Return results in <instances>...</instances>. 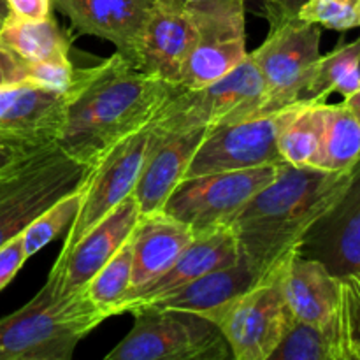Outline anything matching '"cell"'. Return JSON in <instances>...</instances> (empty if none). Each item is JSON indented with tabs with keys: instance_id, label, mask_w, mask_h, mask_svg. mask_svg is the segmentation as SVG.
I'll return each instance as SVG.
<instances>
[{
	"instance_id": "obj_1",
	"label": "cell",
	"mask_w": 360,
	"mask_h": 360,
	"mask_svg": "<svg viewBox=\"0 0 360 360\" xmlns=\"http://www.w3.org/2000/svg\"><path fill=\"white\" fill-rule=\"evenodd\" d=\"M179 90L143 72L120 53L76 69L65 91L56 146L79 164L95 167L120 141L157 118Z\"/></svg>"
},
{
	"instance_id": "obj_2",
	"label": "cell",
	"mask_w": 360,
	"mask_h": 360,
	"mask_svg": "<svg viewBox=\"0 0 360 360\" xmlns=\"http://www.w3.org/2000/svg\"><path fill=\"white\" fill-rule=\"evenodd\" d=\"M350 179L352 169L334 172L309 165H281L276 178L229 224L239 255L266 276L295 252L302 236L338 202Z\"/></svg>"
},
{
	"instance_id": "obj_3",
	"label": "cell",
	"mask_w": 360,
	"mask_h": 360,
	"mask_svg": "<svg viewBox=\"0 0 360 360\" xmlns=\"http://www.w3.org/2000/svg\"><path fill=\"white\" fill-rule=\"evenodd\" d=\"M108 319L84 290L62 295L48 280L23 308L0 319V360H70Z\"/></svg>"
},
{
	"instance_id": "obj_4",
	"label": "cell",
	"mask_w": 360,
	"mask_h": 360,
	"mask_svg": "<svg viewBox=\"0 0 360 360\" xmlns=\"http://www.w3.org/2000/svg\"><path fill=\"white\" fill-rule=\"evenodd\" d=\"M94 167L67 157L56 144L0 172V246L67 193L81 188Z\"/></svg>"
},
{
	"instance_id": "obj_5",
	"label": "cell",
	"mask_w": 360,
	"mask_h": 360,
	"mask_svg": "<svg viewBox=\"0 0 360 360\" xmlns=\"http://www.w3.org/2000/svg\"><path fill=\"white\" fill-rule=\"evenodd\" d=\"M130 333L105 355V360H227L229 343L206 316L181 309L143 306Z\"/></svg>"
},
{
	"instance_id": "obj_6",
	"label": "cell",
	"mask_w": 360,
	"mask_h": 360,
	"mask_svg": "<svg viewBox=\"0 0 360 360\" xmlns=\"http://www.w3.org/2000/svg\"><path fill=\"white\" fill-rule=\"evenodd\" d=\"M269 115L266 83L252 56L234 70L199 90H179L158 112L155 123L167 134L214 129Z\"/></svg>"
},
{
	"instance_id": "obj_7",
	"label": "cell",
	"mask_w": 360,
	"mask_h": 360,
	"mask_svg": "<svg viewBox=\"0 0 360 360\" xmlns=\"http://www.w3.org/2000/svg\"><path fill=\"white\" fill-rule=\"evenodd\" d=\"M287 259L250 290L202 315L220 329L236 360H269L283 340L294 319L283 292Z\"/></svg>"
},
{
	"instance_id": "obj_8",
	"label": "cell",
	"mask_w": 360,
	"mask_h": 360,
	"mask_svg": "<svg viewBox=\"0 0 360 360\" xmlns=\"http://www.w3.org/2000/svg\"><path fill=\"white\" fill-rule=\"evenodd\" d=\"M160 137L155 120L132 136L120 141L98 162L84 183L79 211L67 231L60 255L70 252L86 232H90L105 214L127 199L137 185L144 164Z\"/></svg>"
},
{
	"instance_id": "obj_9",
	"label": "cell",
	"mask_w": 360,
	"mask_h": 360,
	"mask_svg": "<svg viewBox=\"0 0 360 360\" xmlns=\"http://www.w3.org/2000/svg\"><path fill=\"white\" fill-rule=\"evenodd\" d=\"M246 0L188 2L199 27V41L179 70L174 84L199 90L227 76L248 56L245 32Z\"/></svg>"
},
{
	"instance_id": "obj_10",
	"label": "cell",
	"mask_w": 360,
	"mask_h": 360,
	"mask_svg": "<svg viewBox=\"0 0 360 360\" xmlns=\"http://www.w3.org/2000/svg\"><path fill=\"white\" fill-rule=\"evenodd\" d=\"M281 165L185 178L178 183L162 211L188 225L193 234L229 225L257 192L276 178Z\"/></svg>"
},
{
	"instance_id": "obj_11",
	"label": "cell",
	"mask_w": 360,
	"mask_h": 360,
	"mask_svg": "<svg viewBox=\"0 0 360 360\" xmlns=\"http://www.w3.org/2000/svg\"><path fill=\"white\" fill-rule=\"evenodd\" d=\"M322 27L288 20L269 30L262 46L250 53L267 91V111L274 115L301 97L309 72L320 58Z\"/></svg>"
},
{
	"instance_id": "obj_12",
	"label": "cell",
	"mask_w": 360,
	"mask_h": 360,
	"mask_svg": "<svg viewBox=\"0 0 360 360\" xmlns=\"http://www.w3.org/2000/svg\"><path fill=\"white\" fill-rule=\"evenodd\" d=\"M285 164L276 144L274 115L207 129L185 178ZM183 178V179H185Z\"/></svg>"
},
{
	"instance_id": "obj_13",
	"label": "cell",
	"mask_w": 360,
	"mask_h": 360,
	"mask_svg": "<svg viewBox=\"0 0 360 360\" xmlns=\"http://www.w3.org/2000/svg\"><path fill=\"white\" fill-rule=\"evenodd\" d=\"M295 252L320 260L338 278L360 273V158L343 195L302 236Z\"/></svg>"
},
{
	"instance_id": "obj_14",
	"label": "cell",
	"mask_w": 360,
	"mask_h": 360,
	"mask_svg": "<svg viewBox=\"0 0 360 360\" xmlns=\"http://www.w3.org/2000/svg\"><path fill=\"white\" fill-rule=\"evenodd\" d=\"M139 218V204L136 195L130 193L90 232H86L70 252L58 255L48 276V280L55 283L58 294L69 295L84 290L88 281L130 238Z\"/></svg>"
},
{
	"instance_id": "obj_15",
	"label": "cell",
	"mask_w": 360,
	"mask_h": 360,
	"mask_svg": "<svg viewBox=\"0 0 360 360\" xmlns=\"http://www.w3.org/2000/svg\"><path fill=\"white\" fill-rule=\"evenodd\" d=\"M53 9L79 35L115 44L116 53L136 65L137 48L157 0H51Z\"/></svg>"
},
{
	"instance_id": "obj_16",
	"label": "cell",
	"mask_w": 360,
	"mask_h": 360,
	"mask_svg": "<svg viewBox=\"0 0 360 360\" xmlns=\"http://www.w3.org/2000/svg\"><path fill=\"white\" fill-rule=\"evenodd\" d=\"M199 41V27L183 4L157 0L144 27L136 67L174 84L179 70Z\"/></svg>"
},
{
	"instance_id": "obj_17",
	"label": "cell",
	"mask_w": 360,
	"mask_h": 360,
	"mask_svg": "<svg viewBox=\"0 0 360 360\" xmlns=\"http://www.w3.org/2000/svg\"><path fill=\"white\" fill-rule=\"evenodd\" d=\"M239 259L238 241L229 225L195 232L192 243L181 252L176 262L162 276L141 290L125 295L116 308L120 313H132L139 306L148 304L204 274L220 267L231 266Z\"/></svg>"
},
{
	"instance_id": "obj_18",
	"label": "cell",
	"mask_w": 360,
	"mask_h": 360,
	"mask_svg": "<svg viewBox=\"0 0 360 360\" xmlns=\"http://www.w3.org/2000/svg\"><path fill=\"white\" fill-rule=\"evenodd\" d=\"M65 94L23 81L0 88V132L34 146L56 144Z\"/></svg>"
},
{
	"instance_id": "obj_19",
	"label": "cell",
	"mask_w": 360,
	"mask_h": 360,
	"mask_svg": "<svg viewBox=\"0 0 360 360\" xmlns=\"http://www.w3.org/2000/svg\"><path fill=\"white\" fill-rule=\"evenodd\" d=\"M206 132L207 129H192L181 134H167L160 129V137L134 188L141 214L155 213L165 206L178 183L185 178L186 167Z\"/></svg>"
},
{
	"instance_id": "obj_20",
	"label": "cell",
	"mask_w": 360,
	"mask_h": 360,
	"mask_svg": "<svg viewBox=\"0 0 360 360\" xmlns=\"http://www.w3.org/2000/svg\"><path fill=\"white\" fill-rule=\"evenodd\" d=\"M193 231L165 211L141 214L134 239L132 285L125 295L141 290L165 273L192 243Z\"/></svg>"
},
{
	"instance_id": "obj_21",
	"label": "cell",
	"mask_w": 360,
	"mask_h": 360,
	"mask_svg": "<svg viewBox=\"0 0 360 360\" xmlns=\"http://www.w3.org/2000/svg\"><path fill=\"white\" fill-rule=\"evenodd\" d=\"M283 292L295 319L327 326L336 313L340 278L320 260L294 252L283 269Z\"/></svg>"
},
{
	"instance_id": "obj_22",
	"label": "cell",
	"mask_w": 360,
	"mask_h": 360,
	"mask_svg": "<svg viewBox=\"0 0 360 360\" xmlns=\"http://www.w3.org/2000/svg\"><path fill=\"white\" fill-rule=\"evenodd\" d=\"M267 276V274H266ZM262 280L259 273L239 255L231 266L220 267L155 301L144 306L158 309H181V311L206 315L211 309L225 304L231 299L238 297L243 292L250 290L255 283ZM143 308V306H139ZM137 309V308H136Z\"/></svg>"
},
{
	"instance_id": "obj_23",
	"label": "cell",
	"mask_w": 360,
	"mask_h": 360,
	"mask_svg": "<svg viewBox=\"0 0 360 360\" xmlns=\"http://www.w3.org/2000/svg\"><path fill=\"white\" fill-rule=\"evenodd\" d=\"M360 158V125L345 102L320 104V137L311 167L350 171Z\"/></svg>"
},
{
	"instance_id": "obj_24",
	"label": "cell",
	"mask_w": 360,
	"mask_h": 360,
	"mask_svg": "<svg viewBox=\"0 0 360 360\" xmlns=\"http://www.w3.org/2000/svg\"><path fill=\"white\" fill-rule=\"evenodd\" d=\"M0 46L25 62L70 58V41L53 14L37 21L7 16L0 28Z\"/></svg>"
},
{
	"instance_id": "obj_25",
	"label": "cell",
	"mask_w": 360,
	"mask_h": 360,
	"mask_svg": "<svg viewBox=\"0 0 360 360\" xmlns=\"http://www.w3.org/2000/svg\"><path fill=\"white\" fill-rule=\"evenodd\" d=\"M320 104L297 101L274 112L276 144L285 164L311 167L319 148Z\"/></svg>"
},
{
	"instance_id": "obj_26",
	"label": "cell",
	"mask_w": 360,
	"mask_h": 360,
	"mask_svg": "<svg viewBox=\"0 0 360 360\" xmlns=\"http://www.w3.org/2000/svg\"><path fill=\"white\" fill-rule=\"evenodd\" d=\"M360 88V37L354 42H341L327 55H320L309 72L299 101L326 102L334 91L350 97Z\"/></svg>"
},
{
	"instance_id": "obj_27",
	"label": "cell",
	"mask_w": 360,
	"mask_h": 360,
	"mask_svg": "<svg viewBox=\"0 0 360 360\" xmlns=\"http://www.w3.org/2000/svg\"><path fill=\"white\" fill-rule=\"evenodd\" d=\"M334 360H360V273L340 278L333 320Z\"/></svg>"
},
{
	"instance_id": "obj_28",
	"label": "cell",
	"mask_w": 360,
	"mask_h": 360,
	"mask_svg": "<svg viewBox=\"0 0 360 360\" xmlns=\"http://www.w3.org/2000/svg\"><path fill=\"white\" fill-rule=\"evenodd\" d=\"M132 264H134V239L130 238L120 246L118 252L101 267L97 274L84 287L88 297L108 313V316L116 315L120 301L125 297L132 285Z\"/></svg>"
},
{
	"instance_id": "obj_29",
	"label": "cell",
	"mask_w": 360,
	"mask_h": 360,
	"mask_svg": "<svg viewBox=\"0 0 360 360\" xmlns=\"http://www.w3.org/2000/svg\"><path fill=\"white\" fill-rule=\"evenodd\" d=\"M269 360H334L333 326H315L294 316Z\"/></svg>"
},
{
	"instance_id": "obj_30",
	"label": "cell",
	"mask_w": 360,
	"mask_h": 360,
	"mask_svg": "<svg viewBox=\"0 0 360 360\" xmlns=\"http://www.w3.org/2000/svg\"><path fill=\"white\" fill-rule=\"evenodd\" d=\"M83 188L84 185L56 200L53 206H49L44 213L39 214L25 229L23 241L28 259L37 252H41L53 239L60 238L63 232L69 231L70 225L76 220L77 211H79L81 200H83Z\"/></svg>"
},
{
	"instance_id": "obj_31",
	"label": "cell",
	"mask_w": 360,
	"mask_h": 360,
	"mask_svg": "<svg viewBox=\"0 0 360 360\" xmlns=\"http://www.w3.org/2000/svg\"><path fill=\"white\" fill-rule=\"evenodd\" d=\"M295 18L330 30L360 28V0H306Z\"/></svg>"
},
{
	"instance_id": "obj_32",
	"label": "cell",
	"mask_w": 360,
	"mask_h": 360,
	"mask_svg": "<svg viewBox=\"0 0 360 360\" xmlns=\"http://www.w3.org/2000/svg\"><path fill=\"white\" fill-rule=\"evenodd\" d=\"M25 63H27V81L30 83L60 91V94H65L72 84L76 67L70 62V58Z\"/></svg>"
},
{
	"instance_id": "obj_33",
	"label": "cell",
	"mask_w": 360,
	"mask_h": 360,
	"mask_svg": "<svg viewBox=\"0 0 360 360\" xmlns=\"http://www.w3.org/2000/svg\"><path fill=\"white\" fill-rule=\"evenodd\" d=\"M28 255L25 252L23 234L16 236L6 245L0 246V290L16 276L18 271L27 262Z\"/></svg>"
},
{
	"instance_id": "obj_34",
	"label": "cell",
	"mask_w": 360,
	"mask_h": 360,
	"mask_svg": "<svg viewBox=\"0 0 360 360\" xmlns=\"http://www.w3.org/2000/svg\"><path fill=\"white\" fill-rule=\"evenodd\" d=\"M49 146H51V144H49ZM42 148L34 146V144L27 143V141L16 139V137L0 132V172L7 171V169H11L13 165H16L18 162L30 157L32 153L42 150Z\"/></svg>"
},
{
	"instance_id": "obj_35",
	"label": "cell",
	"mask_w": 360,
	"mask_h": 360,
	"mask_svg": "<svg viewBox=\"0 0 360 360\" xmlns=\"http://www.w3.org/2000/svg\"><path fill=\"white\" fill-rule=\"evenodd\" d=\"M9 16L18 20H46L51 16V0H6Z\"/></svg>"
},
{
	"instance_id": "obj_36",
	"label": "cell",
	"mask_w": 360,
	"mask_h": 360,
	"mask_svg": "<svg viewBox=\"0 0 360 360\" xmlns=\"http://www.w3.org/2000/svg\"><path fill=\"white\" fill-rule=\"evenodd\" d=\"M27 81V63L0 46V88Z\"/></svg>"
},
{
	"instance_id": "obj_37",
	"label": "cell",
	"mask_w": 360,
	"mask_h": 360,
	"mask_svg": "<svg viewBox=\"0 0 360 360\" xmlns=\"http://www.w3.org/2000/svg\"><path fill=\"white\" fill-rule=\"evenodd\" d=\"M260 4H262L267 21H269V30L271 28H276L280 25L281 0H260Z\"/></svg>"
},
{
	"instance_id": "obj_38",
	"label": "cell",
	"mask_w": 360,
	"mask_h": 360,
	"mask_svg": "<svg viewBox=\"0 0 360 360\" xmlns=\"http://www.w3.org/2000/svg\"><path fill=\"white\" fill-rule=\"evenodd\" d=\"M306 0H281L280 7V25L285 23L288 20H295L297 16V11L301 9V6ZM273 30V28H271Z\"/></svg>"
},
{
	"instance_id": "obj_39",
	"label": "cell",
	"mask_w": 360,
	"mask_h": 360,
	"mask_svg": "<svg viewBox=\"0 0 360 360\" xmlns=\"http://www.w3.org/2000/svg\"><path fill=\"white\" fill-rule=\"evenodd\" d=\"M343 102L347 104V108L350 109L352 115L355 116V120H357L359 125H360V88H359V90H355L354 94L350 95V97L345 98Z\"/></svg>"
},
{
	"instance_id": "obj_40",
	"label": "cell",
	"mask_w": 360,
	"mask_h": 360,
	"mask_svg": "<svg viewBox=\"0 0 360 360\" xmlns=\"http://www.w3.org/2000/svg\"><path fill=\"white\" fill-rule=\"evenodd\" d=\"M7 16H9V7H7L6 0H0V28L6 23Z\"/></svg>"
},
{
	"instance_id": "obj_41",
	"label": "cell",
	"mask_w": 360,
	"mask_h": 360,
	"mask_svg": "<svg viewBox=\"0 0 360 360\" xmlns=\"http://www.w3.org/2000/svg\"><path fill=\"white\" fill-rule=\"evenodd\" d=\"M162 2H174V4H188V2H200V0H162Z\"/></svg>"
}]
</instances>
